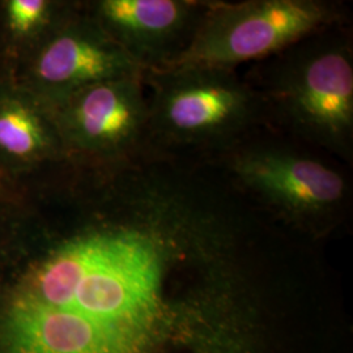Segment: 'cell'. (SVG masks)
Returning <instances> with one entry per match:
<instances>
[{
    "label": "cell",
    "mask_w": 353,
    "mask_h": 353,
    "mask_svg": "<svg viewBox=\"0 0 353 353\" xmlns=\"http://www.w3.org/2000/svg\"><path fill=\"white\" fill-rule=\"evenodd\" d=\"M37 74L48 84L77 93L99 83L144 72L113 39L72 30L55 38L42 52Z\"/></svg>",
    "instance_id": "9c48e42d"
},
{
    "label": "cell",
    "mask_w": 353,
    "mask_h": 353,
    "mask_svg": "<svg viewBox=\"0 0 353 353\" xmlns=\"http://www.w3.org/2000/svg\"><path fill=\"white\" fill-rule=\"evenodd\" d=\"M228 168L243 189L300 224L327 220L348 203V182L336 169L285 145L240 147Z\"/></svg>",
    "instance_id": "5b68a950"
},
{
    "label": "cell",
    "mask_w": 353,
    "mask_h": 353,
    "mask_svg": "<svg viewBox=\"0 0 353 353\" xmlns=\"http://www.w3.org/2000/svg\"><path fill=\"white\" fill-rule=\"evenodd\" d=\"M45 144L37 117L23 106L12 105L0 112V147L17 156H26Z\"/></svg>",
    "instance_id": "30bf717a"
},
{
    "label": "cell",
    "mask_w": 353,
    "mask_h": 353,
    "mask_svg": "<svg viewBox=\"0 0 353 353\" xmlns=\"http://www.w3.org/2000/svg\"><path fill=\"white\" fill-rule=\"evenodd\" d=\"M134 331L39 303L24 290L0 316V353H131Z\"/></svg>",
    "instance_id": "8992f818"
},
{
    "label": "cell",
    "mask_w": 353,
    "mask_h": 353,
    "mask_svg": "<svg viewBox=\"0 0 353 353\" xmlns=\"http://www.w3.org/2000/svg\"><path fill=\"white\" fill-rule=\"evenodd\" d=\"M211 1L105 0L102 21L143 72L169 67L188 49Z\"/></svg>",
    "instance_id": "52a82bcc"
},
{
    "label": "cell",
    "mask_w": 353,
    "mask_h": 353,
    "mask_svg": "<svg viewBox=\"0 0 353 353\" xmlns=\"http://www.w3.org/2000/svg\"><path fill=\"white\" fill-rule=\"evenodd\" d=\"M176 194L152 183L147 228L76 237L52 252L21 290L51 307L137 331L160 297L164 228Z\"/></svg>",
    "instance_id": "6da1fadb"
},
{
    "label": "cell",
    "mask_w": 353,
    "mask_h": 353,
    "mask_svg": "<svg viewBox=\"0 0 353 353\" xmlns=\"http://www.w3.org/2000/svg\"><path fill=\"white\" fill-rule=\"evenodd\" d=\"M152 94L150 141L189 150L233 148L265 100L233 70L181 67L144 72Z\"/></svg>",
    "instance_id": "3957f363"
},
{
    "label": "cell",
    "mask_w": 353,
    "mask_h": 353,
    "mask_svg": "<svg viewBox=\"0 0 353 353\" xmlns=\"http://www.w3.org/2000/svg\"><path fill=\"white\" fill-rule=\"evenodd\" d=\"M141 75L126 76L90 85L75 93L68 110L71 135L97 151H121L150 139V97Z\"/></svg>",
    "instance_id": "ba28073f"
},
{
    "label": "cell",
    "mask_w": 353,
    "mask_h": 353,
    "mask_svg": "<svg viewBox=\"0 0 353 353\" xmlns=\"http://www.w3.org/2000/svg\"><path fill=\"white\" fill-rule=\"evenodd\" d=\"M48 4L43 0H13L8 7L10 23L17 32H28L43 19Z\"/></svg>",
    "instance_id": "8fae6325"
},
{
    "label": "cell",
    "mask_w": 353,
    "mask_h": 353,
    "mask_svg": "<svg viewBox=\"0 0 353 353\" xmlns=\"http://www.w3.org/2000/svg\"><path fill=\"white\" fill-rule=\"evenodd\" d=\"M323 0L211 1L188 49L168 68L236 65L288 50L341 20Z\"/></svg>",
    "instance_id": "277c9868"
},
{
    "label": "cell",
    "mask_w": 353,
    "mask_h": 353,
    "mask_svg": "<svg viewBox=\"0 0 353 353\" xmlns=\"http://www.w3.org/2000/svg\"><path fill=\"white\" fill-rule=\"evenodd\" d=\"M267 99L299 137L351 160L353 154V52L347 37L306 38L283 51Z\"/></svg>",
    "instance_id": "7a4b0ae2"
}]
</instances>
